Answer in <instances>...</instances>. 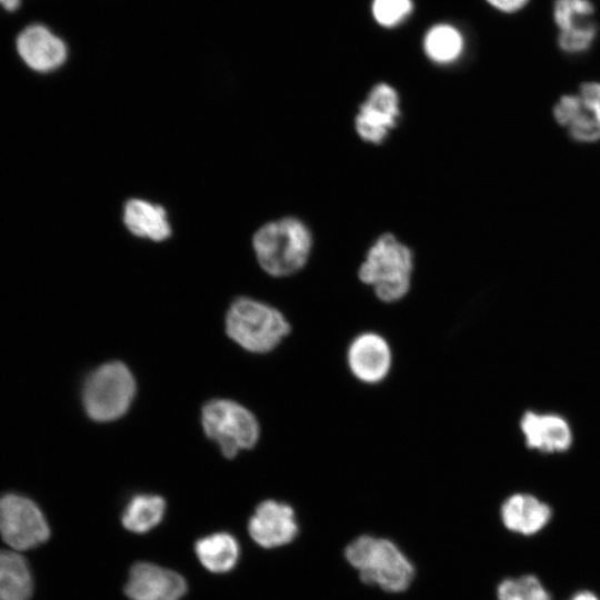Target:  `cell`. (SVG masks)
Instances as JSON below:
<instances>
[{"label":"cell","mask_w":600,"mask_h":600,"mask_svg":"<svg viewBox=\"0 0 600 600\" xmlns=\"http://www.w3.org/2000/svg\"><path fill=\"white\" fill-rule=\"evenodd\" d=\"M520 429L527 447L544 453L563 452L572 444L571 427L556 413L527 411L521 417Z\"/></svg>","instance_id":"obj_14"},{"label":"cell","mask_w":600,"mask_h":600,"mask_svg":"<svg viewBox=\"0 0 600 600\" xmlns=\"http://www.w3.org/2000/svg\"><path fill=\"white\" fill-rule=\"evenodd\" d=\"M226 330L243 349L266 353L277 348L290 333V323L274 307L241 297L227 311Z\"/></svg>","instance_id":"obj_4"},{"label":"cell","mask_w":600,"mask_h":600,"mask_svg":"<svg viewBox=\"0 0 600 600\" xmlns=\"http://www.w3.org/2000/svg\"><path fill=\"white\" fill-rule=\"evenodd\" d=\"M346 362L358 381L374 386L389 376L392 350L383 336L366 331L357 334L348 344Z\"/></svg>","instance_id":"obj_10"},{"label":"cell","mask_w":600,"mask_h":600,"mask_svg":"<svg viewBox=\"0 0 600 600\" xmlns=\"http://www.w3.org/2000/svg\"><path fill=\"white\" fill-rule=\"evenodd\" d=\"M134 396V378L120 361H110L96 368L82 387L84 411L98 422L112 421L123 416Z\"/></svg>","instance_id":"obj_5"},{"label":"cell","mask_w":600,"mask_h":600,"mask_svg":"<svg viewBox=\"0 0 600 600\" xmlns=\"http://www.w3.org/2000/svg\"><path fill=\"white\" fill-rule=\"evenodd\" d=\"M0 537L17 551L40 546L50 537V527L41 509L18 493L0 496Z\"/></svg>","instance_id":"obj_8"},{"label":"cell","mask_w":600,"mask_h":600,"mask_svg":"<svg viewBox=\"0 0 600 600\" xmlns=\"http://www.w3.org/2000/svg\"><path fill=\"white\" fill-rule=\"evenodd\" d=\"M423 49L433 62L450 63L460 57L463 38L460 31L450 24H436L426 33Z\"/></svg>","instance_id":"obj_20"},{"label":"cell","mask_w":600,"mask_h":600,"mask_svg":"<svg viewBox=\"0 0 600 600\" xmlns=\"http://www.w3.org/2000/svg\"><path fill=\"white\" fill-rule=\"evenodd\" d=\"M194 552L207 570L226 573L236 567L240 548L237 539L230 533L216 532L198 539Z\"/></svg>","instance_id":"obj_17"},{"label":"cell","mask_w":600,"mask_h":600,"mask_svg":"<svg viewBox=\"0 0 600 600\" xmlns=\"http://www.w3.org/2000/svg\"><path fill=\"white\" fill-rule=\"evenodd\" d=\"M344 557L364 583L384 591H404L414 577L412 562L387 538L360 536L346 547Z\"/></svg>","instance_id":"obj_1"},{"label":"cell","mask_w":600,"mask_h":600,"mask_svg":"<svg viewBox=\"0 0 600 600\" xmlns=\"http://www.w3.org/2000/svg\"><path fill=\"white\" fill-rule=\"evenodd\" d=\"M122 221L128 231L138 238L161 242L172 234L164 207L146 199L127 200L123 206Z\"/></svg>","instance_id":"obj_15"},{"label":"cell","mask_w":600,"mask_h":600,"mask_svg":"<svg viewBox=\"0 0 600 600\" xmlns=\"http://www.w3.org/2000/svg\"><path fill=\"white\" fill-rule=\"evenodd\" d=\"M412 271L411 250L393 234L384 233L370 247L358 277L362 283L372 287L380 301L393 303L408 294Z\"/></svg>","instance_id":"obj_3"},{"label":"cell","mask_w":600,"mask_h":600,"mask_svg":"<svg viewBox=\"0 0 600 600\" xmlns=\"http://www.w3.org/2000/svg\"><path fill=\"white\" fill-rule=\"evenodd\" d=\"M503 526L516 533L532 536L543 529L551 519V508L529 493H514L501 504Z\"/></svg>","instance_id":"obj_16"},{"label":"cell","mask_w":600,"mask_h":600,"mask_svg":"<svg viewBox=\"0 0 600 600\" xmlns=\"http://www.w3.org/2000/svg\"><path fill=\"white\" fill-rule=\"evenodd\" d=\"M312 237L299 219L286 217L260 227L252 237V248L260 267L272 277H287L308 261Z\"/></svg>","instance_id":"obj_2"},{"label":"cell","mask_w":600,"mask_h":600,"mask_svg":"<svg viewBox=\"0 0 600 600\" xmlns=\"http://www.w3.org/2000/svg\"><path fill=\"white\" fill-rule=\"evenodd\" d=\"M164 511L166 501L162 497L152 493H138L126 504L121 522L131 532L146 533L161 522Z\"/></svg>","instance_id":"obj_19"},{"label":"cell","mask_w":600,"mask_h":600,"mask_svg":"<svg viewBox=\"0 0 600 600\" xmlns=\"http://www.w3.org/2000/svg\"><path fill=\"white\" fill-rule=\"evenodd\" d=\"M12 50L22 69L43 77L60 71L70 58L68 39L42 19H31L17 29Z\"/></svg>","instance_id":"obj_6"},{"label":"cell","mask_w":600,"mask_h":600,"mask_svg":"<svg viewBox=\"0 0 600 600\" xmlns=\"http://www.w3.org/2000/svg\"><path fill=\"white\" fill-rule=\"evenodd\" d=\"M399 117L397 91L387 83H378L359 108L356 130L362 140L379 144L396 128Z\"/></svg>","instance_id":"obj_11"},{"label":"cell","mask_w":600,"mask_h":600,"mask_svg":"<svg viewBox=\"0 0 600 600\" xmlns=\"http://www.w3.org/2000/svg\"><path fill=\"white\" fill-rule=\"evenodd\" d=\"M32 591L27 560L18 552L0 549V600H30Z\"/></svg>","instance_id":"obj_18"},{"label":"cell","mask_w":600,"mask_h":600,"mask_svg":"<svg viewBox=\"0 0 600 600\" xmlns=\"http://www.w3.org/2000/svg\"><path fill=\"white\" fill-rule=\"evenodd\" d=\"M186 592L181 574L150 562L134 563L124 586L130 600H180Z\"/></svg>","instance_id":"obj_13"},{"label":"cell","mask_w":600,"mask_h":600,"mask_svg":"<svg viewBox=\"0 0 600 600\" xmlns=\"http://www.w3.org/2000/svg\"><path fill=\"white\" fill-rule=\"evenodd\" d=\"M593 14L591 0H554L552 4V20L558 31L589 21Z\"/></svg>","instance_id":"obj_22"},{"label":"cell","mask_w":600,"mask_h":600,"mask_svg":"<svg viewBox=\"0 0 600 600\" xmlns=\"http://www.w3.org/2000/svg\"><path fill=\"white\" fill-rule=\"evenodd\" d=\"M531 0H486L493 9L502 13H517L523 10Z\"/></svg>","instance_id":"obj_25"},{"label":"cell","mask_w":600,"mask_h":600,"mask_svg":"<svg viewBox=\"0 0 600 600\" xmlns=\"http://www.w3.org/2000/svg\"><path fill=\"white\" fill-rule=\"evenodd\" d=\"M569 600H600L593 592L581 590L576 592Z\"/></svg>","instance_id":"obj_27"},{"label":"cell","mask_w":600,"mask_h":600,"mask_svg":"<svg viewBox=\"0 0 600 600\" xmlns=\"http://www.w3.org/2000/svg\"><path fill=\"white\" fill-rule=\"evenodd\" d=\"M201 423L207 437L228 459L234 458L241 450L254 447L260 436L254 414L228 399L208 401L201 410Z\"/></svg>","instance_id":"obj_7"},{"label":"cell","mask_w":600,"mask_h":600,"mask_svg":"<svg viewBox=\"0 0 600 600\" xmlns=\"http://www.w3.org/2000/svg\"><path fill=\"white\" fill-rule=\"evenodd\" d=\"M498 600H551L547 589L532 574L502 580L497 588Z\"/></svg>","instance_id":"obj_21"},{"label":"cell","mask_w":600,"mask_h":600,"mask_svg":"<svg viewBox=\"0 0 600 600\" xmlns=\"http://www.w3.org/2000/svg\"><path fill=\"white\" fill-rule=\"evenodd\" d=\"M26 4V0H0V12L8 16L19 14Z\"/></svg>","instance_id":"obj_26"},{"label":"cell","mask_w":600,"mask_h":600,"mask_svg":"<svg viewBox=\"0 0 600 600\" xmlns=\"http://www.w3.org/2000/svg\"><path fill=\"white\" fill-rule=\"evenodd\" d=\"M598 34L594 21L589 20L564 31H559L557 43L560 50L569 54H579L588 51Z\"/></svg>","instance_id":"obj_23"},{"label":"cell","mask_w":600,"mask_h":600,"mask_svg":"<svg viewBox=\"0 0 600 600\" xmlns=\"http://www.w3.org/2000/svg\"><path fill=\"white\" fill-rule=\"evenodd\" d=\"M248 531L257 544L271 549L294 540L299 526L291 506L270 499L257 506L248 522Z\"/></svg>","instance_id":"obj_12"},{"label":"cell","mask_w":600,"mask_h":600,"mask_svg":"<svg viewBox=\"0 0 600 600\" xmlns=\"http://www.w3.org/2000/svg\"><path fill=\"white\" fill-rule=\"evenodd\" d=\"M412 11L411 0H373L372 14L383 27H394Z\"/></svg>","instance_id":"obj_24"},{"label":"cell","mask_w":600,"mask_h":600,"mask_svg":"<svg viewBox=\"0 0 600 600\" xmlns=\"http://www.w3.org/2000/svg\"><path fill=\"white\" fill-rule=\"evenodd\" d=\"M556 120L580 142L600 139V82L581 84L578 94H564L553 109Z\"/></svg>","instance_id":"obj_9"}]
</instances>
